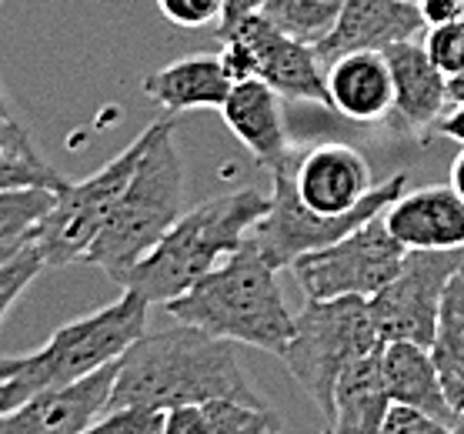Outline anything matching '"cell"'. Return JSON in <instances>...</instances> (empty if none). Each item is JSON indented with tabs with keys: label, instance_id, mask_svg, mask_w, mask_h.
Returning a JSON list of instances; mask_svg holds the SVG:
<instances>
[{
	"label": "cell",
	"instance_id": "obj_29",
	"mask_svg": "<svg viewBox=\"0 0 464 434\" xmlns=\"http://www.w3.org/2000/svg\"><path fill=\"white\" fill-rule=\"evenodd\" d=\"M44 267L47 265H44L37 244H27L14 261H7V265L0 267V321L7 318V311L14 307V301L27 291V285L41 275Z\"/></svg>",
	"mask_w": 464,
	"mask_h": 434
},
{
	"label": "cell",
	"instance_id": "obj_10",
	"mask_svg": "<svg viewBox=\"0 0 464 434\" xmlns=\"http://www.w3.org/2000/svg\"><path fill=\"white\" fill-rule=\"evenodd\" d=\"M404 255L408 247L378 214L348 237L301 255L291 267L307 297H374L401 271Z\"/></svg>",
	"mask_w": 464,
	"mask_h": 434
},
{
	"label": "cell",
	"instance_id": "obj_8",
	"mask_svg": "<svg viewBox=\"0 0 464 434\" xmlns=\"http://www.w3.org/2000/svg\"><path fill=\"white\" fill-rule=\"evenodd\" d=\"M150 134H154V124L130 140L114 160H107L97 174H91L87 180H77V184H67L57 194V204L37 224V234H34V244L41 251L44 265L67 267L74 261H84L91 244L97 241V234L104 231L121 194L127 191V184L134 178L140 154L150 144Z\"/></svg>",
	"mask_w": 464,
	"mask_h": 434
},
{
	"label": "cell",
	"instance_id": "obj_21",
	"mask_svg": "<svg viewBox=\"0 0 464 434\" xmlns=\"http://www.w3.org/2000/svg\"><path fill=\"white\" fill-rule=\"evenodd\" d=\"M391 411V394L381 374V348L358 358L338 381L331 434H381Z\"/></svg>",
	"mask_w": 464,
	"mask_h": 434
},
{
	"label": "cell",
	"instance_id": "obj_42",
	"mask_svg": "<svg viewBox=\"0 0 464 434\" xmlns=\"http://www.w3.org/2000/svg\"><path fill=\"white\" fill-rule=\"evenodd\" d=\"M408 4H421V0H408Z\"/></svg>",
	"mask_w": 464,
	"mask_h": 434
},
{
	"label": "cell",
	"instance_id": "obj_15",
	"mask_svg": "<svg viewBox=\"0 0 464 434\" xmlns=\"http://www.w3.org/2000/svg\"><path fill=\"white\" fill-rule=\"evenodd\" d=\"M394 74V111L411 138L424 140L438 134V124L444 117V107L451 104L448 94V74L434 64L421 41H404L394 43L391 51H384Z\"/></svg>",
	"mask_w": 464,
	"mask_h": 434
},
{
	"label": "cell",
	"instance_id": "obj_6",
	"mask_svg": "<svg viewBox=\"0 0 464 434\" xmlns=\"http://www.w3.org/2000/svg\"><path fill=\"white\" fill-rule=\"evenodd\" d=\"M381 344L384 341L374 328L368 297H307L281 361L301 391L317 404L321 418L331 421L341 374Z\"/></svg>",
	"mask_w": 464,
	"mask_h": 434
},
{
	"label": "cell",
	"instance_id": "obj_38",
	"mask_svg": "<svg viewBox=\"0 0 464 434\" xmlns=\"http://www.w3.org/2000/svg\"><path fill=\"white\" fill-rule=\"evenodd\" d=\"M448 184L464 198V148H461V154L451 160V180H448Z\"/></svg>",
	"mask_w": 464,
	"mask_h": 434
},
{
	"label": "cell",
	"instance_id": "obj_11",
	"mask_svg": "<svg viewBox=\"0 0 464 434\" xmlns=\"http://www.w3.org/2000/svg\"><path fill=\"white\" fill-rule=\"evenodd\" d=\"M464 271V247L408 251L401 271L368 297L381 341H414L431 348L441 301L454 275Z\"/></svg>",
	"mask_w": 464,
	"mask_h": 434
},
{
	"label": "cell",
	"instance_id": "obj_12",
	"mask_svg": "<svg viewBox=\"0 0 464 434\" xmlns=\"http://www.w3.org/2000/svg\"><path fill=\"white\" fill-rule=\"evenodd\" d=\"M287 170L297 198L324 217L354 211L374 188L368 158L344 140H321L304 150H295Z\"/></svg>",
	"mask_w": 464,
	"mask_h": 434
},
{
	"label": "cell",
	"instance_id": "obj_25",
	"mask_svg": "<svg viewBox=\"0 0 464 434\" xmlns=\"http://www.w3.org/2000/svg\"><path fill=\"white\" fill-rule=\"evenodd\" d=\"M57 194L61 191H53V188H11V191H0V234L34 231L57 204Z\"/></svg>",
	"mask_w": 464,
	"mask_h": 434
},
{
	"label": "cell",
	"instance_id": "obj_34",
	"mask_svg": "<svg viewBox=\"0 0 464 434\" xmlns=\"http://www.w3.org/2000/svg\"><path fill=\"white\" fill-rule=\"evenodd\" d=\"M418 7H421L428 27L451 24V21H464V0H421Z\"/></svg>",
	"mask_w": 464,
	"mask_h": 434
},
{
	"label": "cell",
	"instance_id": "obj_43",
	"mask_svg": "<svg viewBox=\"0 0 464 434\" xmlns=\"http://www.w3.org/2000/svg\"><path fill=\"white\" fill-rule=\"evenodd\" d=\"M0 4H4V0H0Z\"/></svg>",
	"mask_w": 464,
	"mask_h": 434
},
{
	"label": "cell",
	"instance_id": "obj_37",
	"mask_svg": "<svg viewBox=\"0 0 464 434\" xmlns=\"http://www.w3.org/2000/svg\"><path fill=\"white\" fill-rule=\"evenodd\" d=\"M438 134L448 140H458L464 148V104H458L451 114L441 117V124H438Z\"/></svg>",
	"mask_w": 464,
	"mask_h": 434
},
{
	"label": "cell",
	"instance_id": "obj_31",
	"mask_svg": "<svg viewBox=\"0 0 464 434\" xmlns=\"http://www.w3.org/2000/svg\"><path fill=\"white\" fill-rule=\"evenodd\" d=\"M381 434H451V428L441 421H434L431 414H421L414 408H401V404H391L388 421Z\"/></svg>",
	"mask_w": 464,
	"mask_h": 434
},
{
	"label": "cell",
	"instance_id": "obj_26",
	"mask_svg": "<svg viewBox=\"0 0 464 434\" xmlns=\"http://www.w3.org/2000/svg\"><path fill=\"white\" fill-rule=\"evenodd\" d=\"M168 411L150 404H121L107 408L84 434H164Z\"/></svg>",
	"mask_w": 464,
	"mask_h": 434
},
{
	"label": "cell",
	"instance_id": "obj_22",
	"mask_svg": "<svg viewBox=\"0 0 464 434\" xmlns=\"http://www.w3.org/2000/svg\"><path fill=\"white\" fill-rule=\"evenodd\" d=\"M431 358L441 371L444 394L454 404V411H464V271L444 291L441 314L431 341Z\"/></svg>",
	"mask_w": 464,
	"mask_h": 434
},
{
	"label": "cell",
	"instance_id": "obj_17",
	"mask_svg": "<svg viewBox=\"0 0 464 434\" xmlns=\"http://www.w3.org/2000/svg\"><path fill=\"white\" fill-rule=\"evenodd\" d=\"M221 114L234 138L241 140L244 148L251 150V158L264 168H281L295 154L285 130L281 94L271 84H264L261 77L237 81L224 101Z\"/></svg>",
	"mask_w": 464,
	"mask_h": 434
},
{
	"label": "cell",
	"instance_id": "obj_16",
	"mask_svg": "<svg viewBox=\"0 0 464 434\" xmlns=\"http://www.w3.org/2000/svg\"><path fill=\"white\" fill-rule=\"evenodd\" d=\"M384 224L408 251L464 247V198L451 184H428L404 191L384 207Z\"/></svg>",
	"mask_w": 464,
	"mask_h": 434
},
{
	"label": "cell",
	"instance_id": "obj_41",
	"mask_svg": "<svg viewBox=\"0 0 464 434\" xmlns=\"http://www.w3.org/2000/svg\"><path fill=\"white\" fill-rule=\"evenodd\" d=\"M451 434H464V411L458 414V421L451 424Z\"/></svg>",
	"mask_w": 464,
	"mask_h": 434
},
{
	"label": "cell",
	"instance_id": "obj_9",
	"mask_svg": "<svg viewBox=\"0 0 464 434\" xmlns=\"http://www.w3.org/2000/svg\"><path fill=\"white\" fill-rule=\"evenodd\" d=\"M221 61L234 77V84L247 77H261L281 97L321 104L331 111L327 64L321 61L317 47L275 27L261 11L241 17L231 31L221 34Z\"/></svg>",
	"mask_w": 464,
	"mask_h": 434
},
{
	"label": "cell",
	"instance_id": "obj_33",
	"mask_svg": "<svg viewBox=\"0 0 464 434\" xmlns=\"http://www.w3.org/2000/svg\"><path fill=\"white\" fill-rule=\"evenodd\" d=\"M0 154H14V158H41L34 150L31 134L14 114H0Z\"/></svg>",
	"mask_w": 464,
	"mask_h": 434
},
{
	"label": "cell",
	"instance_id": "obj_30",
	"mask_svg": "<svg viewBox=\"0 0 464 434\" xmlns=\"http://www.w3.org/2000/svg\"><path fill=\"white\" fill-rule=\"evenodd\" d=\"M158 7L178 27H208L224 17L227 0H158Z\"/></svg>",
	"mask_w": 464,
	"mask_h": 434
},
{
	"label": "cell",
	"instance_id": "obj_27",
	"mask_svg": "<svg viewBox=\"0 0 464 434\" xmlns=\"http://www.w3.org/2000/svg\"><path fill=\"white\" fill-rule=\"evenodd\" d=\"M71 180L57 174L44 158H14V154H0V191L11 188H53L63 191Z\"/></svg>",
	"mask_w": 464,
	"mask_h": 434
},
{
	"label": "cell",
	"instance_id": "obj_18",
	"mask_svg": "<svg viewBox=\"0 0 464 434\" xmlns=\"http://www.w3.org/2000/svg\"><path fill=\"white\" fill-rule=\"evenodd\" d=\"M231 87L234 77L227 74L221 53H190L148 74L140 91L168 114H184V111H221Z\"/></svg>",
	"mask_w": 464,
	"mask_h": 434
},
{
	"label": "cell",
	"instance_id": "obj_4",
	"mask_svg": "<svg viewBox=\"0 0 464 434\" xmlns=\"http://www.w3.org/2000/svg\"><path fill=\"white\" fill-rule=\"evenodd\" d=\"M184 204V164L174 144V121H158L138 170L121 194L111 221L87 251V265H97L111 281L124 285L127 271L154 251V244L180 221Z\"/></svg>",
	"mask_w": 464,
	"mask_h": 434
},
{
	"label": "cell",
	"instance_id": "obj_14",
	"mask_svg": "<svg viewBox=\"0 0 464 434\" xmlns=\"http://www.w3.org/2000/svg\"><path fill=\"white\" fill-rule=\"evenodd\" d=\"M428 34V21L418 4L408 0H348L334 31L317 43V53L327 67L344 53L391 51L394 43L418 41Z\"/></svg>",
	"mask_w": 464,
	"mask_h": 434
},
{
	"label": "cell",
	"instance_id": "obj_2",
	"mask_svg": "<svg viewBox=\"0 0 464 434\" xmlns=\"http://www.w3.org/2000/svg\"><path fill=\"white\" fill-rule=\"evenodd\" d=\"M164 311L180 324H194L234 344L271 351L277 358L295 334V314L287 311L285 291L277 285V267L251 237L188 294L164 304Z\"/></svg>",
	"mask_w": 464,
	"mask_h": 434
},
{
	"label": "cell",
	"instance_id": "obj_1",
	"mask_svg": "<svg viewBox=\"0 0 464 434\" xmlns=\"http://www.w3.org/2000/svg\"><path fill=\"white\" fill-rule=\"evenodd\" d=\"M234 341L214 338L194 324H180L158 334H140L117 361V378L107 408L150 404L180 408L208 401L261 404L231 348ZM104 408V411H107Z\"/></svg>",
	"mask_w": 464,
	"mask_h": 434
},
{
	"label": "cell",
	"instance_id": "obj_19",
	"mask_svg": "<svg viewBox=\"0 0 464 434\" xmlns=\"http://www.w3.org/2000/svg\"><path fill=\"white\" fill-rule=\"evenodd\" d=\"M381 374H384L391 404L431 414L434 421L448 424V428L458 421V411L444 394L441 371L434 364L431 348L414 344V341H384L381 344Z\"/></svg>",
	"mask_w": 464,
	"mask_h": 434
},
{
	"label": "cell",
	"instance_id": "obj_5",
	"mask_svg": "<svg viewBox=\"0 0 464 434\" xmlns=\"http://www.w3.org/2000/svg\"><path fill=\"white\" fill-rule=\"evenodd\" d=\"M148 297L124 287V297H117L114 304L57 328L41 351L24 354L14 378L0 384V414L114 364L148 331Z\"/></svg>",
	"mask_w": 464,
	"mask_h": 434
},
{
	"label": "cell",
	"instance_id": "obj_40",
	"mask_svg": "<svg viewBox=\"0 0 464 434\" xmlns=\"http://www.w3.org/2000/svg\"><path fill=\"white\" fill-rule=\"evenodd\" d=\"M0 114H11V104H7V94H4V84H0Z\"/></svg>",
	"mask_w": 464,
	"mask_h": 434
},
{
	"label": "cell",
	"instance_id": "obj_35",
	"mask_svg": "<svg viewBox=\"0 0 464 434\" xmlns=\"http://www.w3.org/2000/svg\"><path fill=\"white\" fill-rule=\"evenodd\" d=\"M264 4H267V0H227V7H224V17L218 21V37H221L224 31H231V27L241 21V17H247V14H257Z\"/></svg>",
	"mask_w": 464,
	"mask_h": 434
},
{
	"label": "cell",
	"instance_id": "obj_3",
	"mask_svg": "<svg viewBox=\"0 0 464 434\" xmlns=\"http://www.w3.org/2000/svg\"><path fill=\"white\" fill-rule=\"evenodd\" d=\"M267 211L271 194H261L257 188H241L198 204L194 211L180 214V221L154 244V251L127 271L121 287L144 294L150 304H170L214 267H221L251 237Z\"/></svg>",
	"mask_w": 464,
	"mask_h": 434
},
{
	"label": "cell",
	"instance_id": "obj_39",
	"mask_svg": "<svg viewBox=\"0 0 464 434\" xmlns=\"http://www.w3.org/2000/svg\"><path fill=\"white\" fill-rule=\"evenodd\" d=\"M448 94H451L454 107L464 104V74H458V77H451V81H448Z\"/></svg>",
	"mask_w": 464,
	"mask_h": 434
},
{
	"label": "cell",
	"instance_id": "obj_7",
	"mask_svg": "<svg viewBox=\"0 0 464 434\" xmlns=\"http://www.w3.org/2000/svg\"><path fill=\"white\" fill-rule=\"evenodd\" d=\"M291 160V158H287ZM287 160L281 168L271 170V211L264 214L257 227L251 231V241L261 247V255L271 261V265L281 271V267L295 265L297 257L307 255V251H321L327 244L341 241L354 234L358 227L384 214L388 204H394L408 191V174H394V178L381 180L371 188V194L364 201L348 214H338V217H324V214H314L307 207L295 191V180H291V170H287Z\"/></svg>",
	"mask_w": 464,
	"mask_h": 434
},
{
	"label": "cell",
	"instance_id": "obj_28",
	"mask_svg": "<svg viewBox=\"0 0 464 434\" xmlns=\"http://www.w3.org/2000/svg\"><path fill=\"white\" fill-rule=\"evenodd\" d=\"M421 43H424V51H428V57L448 74V81L464 74V21L428 27Z\"/></svg>",
	"mask_w": 464,
	"mask_h": 434
},
{
	"label": "cell",
	"instance_id": "obj_20",
	"mask_svg": "<svg viewBox=\"0 0 464 434\" xmlns=\"http://www.w3.org/2000/svg\"><path fill=\"white\" fill-rule=\"evenodd\" d=\"M331 111L358 124L381 121L394 111V74L381 51L344 53L327 67Z\"/></svg>",
	"mask_w": 464,
	"mask_h": 434
},
{
	"label": "cell",
	"instance_id": "obj_36",
	"mask_svg": "<svg viewBox=\"0 0 464 434\" xmlns=\"http://www.w3.org/2000/svg\"><path fill=\"white\" fill-rule=\"evenodd\" d=\"M34 234H37V227L24 234H0V267L7 265V261H14L27 244H34Z\"/></svg>",
	"mask_w": 464,
	"mask_h": 434
},
{
	"label": "cell",
	"instance_id": "obj_13",
	"mask_svg": "<svg viewBox=\"0 0 464 434\" xmlns=\"http://www.w3.org/2000/svg\"><path fill=\"white\" fill-rule=\"evenodd\" d=\"M121 361V358H117ZM117 361L77 384L44 391L0 414V434H84L104 414L117 378Z\"/></svg>",
	"mask_w": 464,
	"mask_h": 434
},
{
	"label": "cell",
	"instance_id": "obj_32",
	"mask_svg": "<svg viewBox=\"0 0 464 434\" xmlns=\"http://www.w3.org/2000/svg\"><path fill=\"white\" fill-rule=\"evenodd\" d=\"M164 434H211V421H208L204 404H180V408H170Z\"/></svg>",
	"mask_w": 464,
	"mask_h": 434
},
{
	"label": "cell",
	"instance_id": "obj_23",
	"mask_svg": "<svg viewBox=\"0 0 464 434\" xmlns=\"http://www.w3.org/2000/svg\"><path fill=\"white\" fill-rule=\"evenodd\" d=\"M344 4L348 0H267L261 14L285 34L317 47L327 34L334 31Z\"/></svg>",
	"mask_w": 464,
	"mask_h": 434
},
{
	"label": "cell",
	"instance_id": "obj_24",
	"mask_svg": "<svg viewBox=\"0 0 464 434\" xmlns=\"http://www.w3.org/2000/svg\"><path fill=\"white\" fill-rule=\"evenodd\" d=\"M211 434H281L285 421L264 404L244 401H208L204 404Z\"/></svg>",
	"mask_w": 464,
	"mask_h": 434
}]
</instances>
